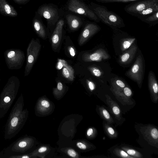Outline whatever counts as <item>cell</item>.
<instances>
[{
    "instance_id": "33",
    "label": "cell",
    "mask_w": 158,
    "mask_h": 158,
    "mask_svg": "<svg viewBox=\"0 0 158 158\" xmlns=\"http://www.w3.org/2000/svg\"><path fill=\"white\" fill-rule=\"evenodd\" d=\"M96 131L95 130H94L93 128H89L87 131V135L88 136H91L94 134V131Z\"/></svg>"
},
{
    "instance_id": "38",
    "label": "cell",
    "mask_w": 158,
    "mask_h": 158,
    "mask_svg": "<svg viewBox=\"0 0 158 158\" xmlns=\"http://www.w3.org/2000/svg\"><path fill=\"white\" fill-rule=\"evenodd\" d=\"M47 150L46 147H43L40 148L38 150V152H43L46 151Z\"/></svg>"
},
{
    "instance_id": "17",
    "label": "cell",
    "mask_w": 158,
    "mask_h": 158,
    "mask_svg": "<svg viewBox=\"0 0 158 158\" xmlns=\"http://www.w3.org/2000/svg\"><path fill=\"white\" fill-rule=\"evenodd\" d=\"M66 18L68 25L72 30L77 29L82 23L80 19L76 16L69 15L66 16Z\"/></svg>"
},
{
    "instance_id": "14",
    "label": "cell",
    "mask_w": 158,
    "mask_h": 158,
    "mask_svg": "<svg viewBox=\"0 0 158 158\" xmlns=\"http://www.w3.org/2000/svg\"><path fill=\"white\" fill-rule=\"evenodd\" d=\"M0 13L3 15L11 17H15L18 15L16 10L6 0H0Z\"/></svg>"
},
{
    "instance_id": "22",
    "label": "cell",
    "mask_w": 158,
    "mask_h": 158,
    "mask_svg": "<svg viewBox=\"0 0 158 158\" xmlns=\"http://www.w3.org/2000/svg\"><path fill=\"white\" fill-rule=\"evenodd\" d=\"M112 87L118 91H121L127 86L126 84L122 80L118 78H114L111 81Z\"/></svg>"
},
{
    "instance_id": "8",
    "label": "cell",
    "mask_w": 158,
    "mask_h": 158,
    "mask_svg": "<svg viewBox=\"0 0 158 158\" xmlns=\"http://www.w3.org/2000/svg\"><path fill=\"white\" fill-rule=\"evenodd\" d=\"M110 89L117 99L123 104L131 105L133 103L131 99L132 92L128 86L125 87L121 91H117L112 87Z\"/></svg>"
},
{
    "instance_id": "28",
    "label": "cell",
    "mask_w": 158,
    "mask_h": 158,
    "mask_svg": "<svg viewBox=\"0 0 158 158\" xmlns=\"http://www.w3.org/2000/svg\"><path fill=\"white\" fill-rule=\"evenodd\" d=\"M89 70L96 77H100L102 74V71L98 67L95 66H89L88 68Z\"/></svg>"
},
{
    "instance_id": "30",
    "label": "cell",
    "mask_w": 158,
    "mask_h": 158,
    "mask_svg": "<svg viewBox=\"0 0 158 158\" xmlns=\"http://www.w3.org/2000/svg\"><path fill=\"white\" fill-rule=\"evenodd\" d=\"M86 81L89 89L91 91L94 90L95 88V85L94 83L88 80H86Z\"/></svg>"
},
{
    "instance_id": "26",
    "label": "cell",
    "mask_w": 158,
    "mask_h": 158,
    "mask_svg": "<svg viewBox=\"0 0 158 158\" xmlns=\"http://www.w3.org/2000/svg\"><path fill=\"white\" fill-rule=\"evenodd\" d=\"M113 153L116 156L123 158H134L133 157L128 155L125 151L122 149L115 148L113 151Z\"/></svg>"
},
{
    "instance_id": "25",
    "label": "cell",
    "mask_w": 158,
    "mask_h": 158,
    "mask_svg": "<svg viewBox=\"0 0 158 158\" xmlns=\"http://www.w3.org/2000/svg\"><path fill=\"white\" fill-rule=\"evenodd\" d=\"M150 25H155L158 22V11L148 16L143 21Z\"/></svg>"
},
{
    "instance_id": "34",
    "label": "cell",
    "mask_w": 158,
    "mask_h": 158,
    "mask_svg": "<svg viewBox=\"0 0 158 158\" xmlns=\"http://www.w3.org/2000/svg\"><path fill=\"white\" fill-rule=\"evenodd\" d=\"M41 105L44 107L48 108L50 106V103L48 102L45 100H42L41 102Z\"/></svg>"
},
{
    "instance_id": "19",
    "label": "cell",
    "mask_w": 158,
    "mask_h": 158,
    "mask_svg": "<svg viewBox=\"0 0 158 158\" xmlns=\"http://www.w3.org/2000/svg\"><path fill=\"white\" fill-rule=\"evenodd\" d=\"M62 70L63 76L67 80L72 81L74 78V70L67 62L65 63Z\"/></svg>"
},
{
    "instance_id": "6",
    "label": "cell",
    "mask_w": 158,
    "mask_h": 158,
    "mask_svg": "<svg viewBox=\"0 0 158 158\" xmlns=\"http://www.w3.org/2000/svg\"><path fill=\"white\" fill-rule=\"evenodd\" d=\"M141 133L143 138L150 144L158 148V130L157 128L151 125L142 127Z\"/></svg>"
},
{
    "instance_id": "20",
    "label": "cell",
    "mask_w": 158,
    "mask_h": 158,
    "mask_svg": "<svg viewBox=\"0 0 158 158\" xmlns=\"http://www.w3.org/2000/svg\"><path fill=\"white\" fill-rule=\"evenodd\" d=\"M103 127L104 131L106 135L110 138L111 139H116L118 136V134L116 130L110 124L103 122Z\"/></svg>"
},
{
    "instance_id": "10",
    "label": "cell",
    "mask_w": 158,
    "mask_h": 158,
    "mask_svg": "<svg viewBox=\"0 0 158 158\" xmlns=\"http://www.w3.org/2000/svg\"><path fill=\"white\" fill-rule=\"evenodd\" d=\"M148 88L152 101L157 103L158 100V85L153 73L150 71L148 78Z\"/></svg>"
},
{
    "instance_id": "1",
    "label": "cell",
    "mask_w": 158,
    "mask_h": 158,
    "mask_svg": "<svg viewBox=\"0 0 158 158\" xmlns=\"http://www.w3.org/2000/svg\"><path fill=\"white\" fill-rule=\"evenodd\" d=\"M23 101L22 96H20L11 109L5 126L4 138L5 139H10L15 137L24 124L27 113L23 109Z\"/></svg>"
},
{
    "instance_id": "23",
    "label": "cell",
    "mask_w": 158,
    "mask_h": 158,
    "mask_svg": "<svg viewBox=\"0 0 158 158\" xmlns=\"http://www.w3.org/2000/svg\"><path fill=\"white\" fill-rule=\"evenodd\" d=\"M121 148L125 151L128 155L134 158H142V154L134 148L126 146H121Z\"/></svg>"
},
{
    "instance_id": "36",
    "label": "cell",
    "mask_w": 158,
    "mask_h": 158,
    "mask_svg": "<svg viewBox=\"0 0 158 158\" xmlns=\"http://www.w3.org/2000/svg\"><path fill=\"white\" fill-rule=\"evenodd\" d=\"M15 2L19 4H24L29 0H13Z\"/></svg>"
},
{
    "instance_id": "5",
    "label": "cell",
    "mask_w": 158,
    "mask_h": 158,
    "mask_svg": "<svg viewBox=\"0 0 158 158\" xmlns=\"http://www.w3.org/2000/svg\"><path fill=\"white\" fill-rule=\"evenodd\" d=\"M158 2V0H141L132 2L124 7L125 11L128 14L134 16L148 7Z\"/></svg>"
},
{
    "instance_id": "31",
    "label": "cell",
    "mask_w": 158,
    "mask_h": 158,
    "mask_svg": "<svg viewBox=\"0 0 158 158\" xmlns=\"http://www.w3.org/2000/svg\"><path fill=\"white\" fill-rule=\"evenodd\" d=\"M68 50L70 55L72 57H74L76 55V50L75 48L71 46H69L68 47Z\"/></svg>"
},
{
    "instance_id": "29",
    "label": "cell",
    "mask_w": 158,
    "mask_h": 158,
    "mask_svg": "<svg viewBox=\"0 0 158 158\" xmlns=\"http://www.w3.org/2000/svg\"><path fill=\"white\" fill-rule=\"evenodd\" d=\"M66 61L62 59H58L57 63L56 68L58 69H60L63 68L65 63Z\"/></svg>"
},
{
    "instance_id": "11",
    "label": "cell",
    "mask_w": 158,
    "mask_h": 158,
    "mask_svg": "<svg viewBox=\"0 0 158 158\" xmlns=\"http://www.w3.org/2000/svg\"><path fill=\"white\" fill-rule=\"evenodd\" d=\"M64 21L61 19L57 23L51 38L52 46L53 49L56 50L60 43L64 25Z\"/></svg>"
},
{
    "instance_id": "9",
    "label": "cell",
    "mask_w": 158,
    "mask_h": 158,
    "mask_svg": "<svg viewBox=\"0 0 158 158\" xmlns=\"http://www.w3.org/2000/svg\"><path fill=\"white\" fill-rule=\"evenodd\" d=\"M109 55L105 50L99 48L92 53H85L82 56L83 60L86 62H99L108 59Z\"/></svg>"
},
{
    "instance_id": "32",
    "label": "cell",
    "mask_w": 158,
    "mask_h": 158,
    "mask_svg": "<svg viewBox=\"0 0 158 158\" xmlns=\"http://www.w3.org/2000/svg\"><path fill=\"white\" fill-rule=\"evenodd\" d=\"M68 154L70 156L75 157L76 156V153L75 151L72 149H69L68 151Z\"/></svg>"
},
{
    "instance_id": "21",
    "label": "cell",
    "mask_w": 158,
    "mask_h": 158,
    "mask_svg": "<svg viewBox=\"0 0 158 158\" xmlns=\"http://www.w3.org/2000/svg\"><path fill=\"white\" fill-rule=\"evenodd\" d=\"M33 26L35 30L39 36L43 39H44L46 36V31L41 23L35 19L34 20Z\"/></svg>"
},
{
    "instance_id": "2",
    "label": "cell",
    "mask_w": 158,
    "mask_h": 158,
    "mask_svg": "<svg viewBox=\"0 0 158 158\" xmlns=\"http://www.w3.org/2000/svg\"><path fill=\"white\" fill-rule=\"evenodd\" d=\"M90 8L100 21L113 29L125 26L123 19L115 12L108 10L104 6L93 2L90 3Z\"/></svg>"
},
{
    "instance_id": "16",
    "label": "cell",
    "mask_w": 158,
    "mask_h": 158,
    "mask_svg": "<svg viewBox=\"0 0 158 158\" xmlns=\"http://www.w3.org/2000/svg\"><path fill=\"white\" fill-rule=\"evenodd\" d=\"M39 13L48 20L52 19L57 14V11L55 8L47 6L41 7L39 10Z\"/></svg>"
},
{
    "instance_id": "15",
    "label": "cell",
    "mask_w": 158,
    "mask_h": 158,
    "mask_svg": "<svg viewBox=\"0 0 158 158\" xmlns=\"http://www.w3.org/2000/svg\"><path fill=\"white\" fill-rule=\"evenodd\" d=\"M158 11V2L148 7L144 10L135 15L137 17L142 21L145 18Z\"/></svg>"
},
{
    "instance_id": "37",
    "label": "cell",
    "mask_w": 158,
    "mask_h": 158,
    "mask_svg": "<svg viewBox=\"0 0 158 158\" xmlns=\"http://www.w3.org/2000/svg\"><path fill=\"white\" fill-rule=\"evenodd\" d=\"M15 55V53L14 51H11L9 52L7 56L9 58H11L14 57Z\"/></svg>"
},
{
    "instance_id": "4",
    "label": "cell",
    "mask_w": 158,
    "mask_h": 158,
    "mask_svg": "<svg viewBox=\"0 0 158 158\" xmlns=\"http://www.w3.org/2000/svg\"><path fill=\"white\" fill-rule=\"evenodd\" d=\"M143 62L142 56L139 55L131 68L126 73V75L136 82L139 87H141L144 73Z\"/></svg>"
},
{
    "instance_id": "13",
    "label": "cell",
    "mask_w": 158,
    "mask_h": 158,
    "mask_svg": "<svg viewBox=\"0 0 158 158\" xmlns=\"http://www.w3.org/2000/svg\"><path fill=\"white\" fill-rule=\"evenodd\" d=\"M137 49L136 45L132 44L128 50L123 53L119 57V62L121 64L130 63L134 58Z\"/></svg>"
},
{
    "instance_id": "35",
    "label": "cell",
    "mask_w": 158,
    "mask_h": 158,
    "mask_svg": "<svg viewBox=\"0 0 158 158\" xmlns=\"http://www.w3.org/2000/svg\"><path fill=\"white\" fill-rule=\"evenodd\" d=\"M77 145L80 149H85L86 148V146L85 145L80 142L77 143Z\"/></svg>"
},
{
    "instance_id": "27",
    "label": "cell",
    "mask_w": 158,
    "mask_h": 158,
    "mask_svg": "<svg viewBox=\"0 0 158 158\" xmlns=\"http://www.w3.org/2000/svg\"><path fill=\"white\" fill-rule=\"evenodd\" d=\"M139 0H95L96 1L98 2L103 3L112 2L127 3Z\"/></svg>"
},
{
    "instance_id": "24",
    "label": "cell",
    "mask_w": 158,
    "mask_h": 158,
    "mask_svg": "<svg viewBox=\"0 0 158 158\" xmlns=\"http://www.w3.org/2000/svg\"><path fill=\"white\" fill-rule=\"evenodd\" d=\"M122 40L120 44V48L122 51H124L132 45L136 39L134 38H128Z\"/></svg>"
},
{
    "instance_id": "7",
    "label": "cell",
    "mask_w": 158,
    "mask_h": 158,
    "mask_svg": "<svg viewBox=\"0 0 158 158\" xmlns=\"http://www.w3.org/2000/svg\"><path fill=\"white\" fill-rule=\"evenodd\" d=\"M101 29L100 26L96 23L91 22L85 27L79 39L80 46L83 45L90 37L98 32Z\"/></svg>"
},
{
    "instance_id": "12",
    "label": "cell",
    "mask_w": 158,
    "mask_h": 158,
    "mask_svg": "<svg viewBox=\"0 0 158 158\" xmlns=\"http://www.w3.org/2000/svg\"><path fill=\"white\" fill-rule=\"evenodd\" d=\"M106 102L110 110L117 121L121 122L123 120L121 110L117 103L113 100L108 95H105Z\"/></svg>"
},
{
    "instance_id": "3",
    "label": "cell",
    "mask_w": 158,
    "mask_h": 158,
    "mask_svg": "<svg viewBox=\"0 0 158 158\" xmlns=\"http://www.w3.org/2000/svg\"><path fill=\"white\" fill-rule=\"evenodd\" d=\"M68 8L69 10L85 16L96 22L100 21L90 8L79 0H70Z\"/></svg>"
},
{
    "instance_id": "18",
    "label": "cell",
    "mask_w": 158,
    "mask_h": 158,
    "mask_svg": "<svg viewBox=\"0 0 158 158\" xmlns=\"http://www.w3.org/2000/svg\"><path fill=\"white\" fill-rule=\"evenodd\" d=\"M98 112L100 117L109 124L114 123V119L107 110L102 106H99Z\"/></svg>"
}]
</instances>
